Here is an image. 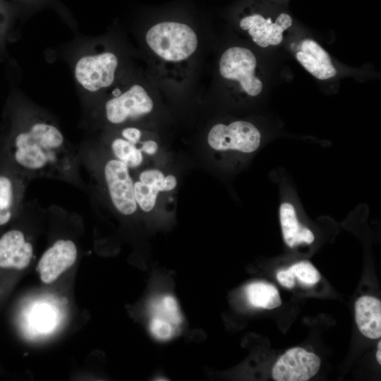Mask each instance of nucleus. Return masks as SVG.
Returning a JSON list of instances; mask_svg holds the SVG:
<instances>
[{
  "label": "nucleus",
  "mask_w": 381,
  "mask_h": 381,
  "mask_svg": "<svg viewBox=\"0 0 381 381\" xmlns=\"http://www.w3.org/2000/svg\"><path fill=\"white\" fill-rule=\"evenodd\" d=\"M0 160L24 176L53 177L76 181L77 159L61 132L54 125L36 122L18 132Z\"/></svg>",
  "instance_id": "1"
},
{
  "label": "nucleus",
  "mask_w": 381,
  "mask_h": 381,
  "mask_svg": "<svg viewBox=\"0 0 381 381\" xmlns=\"http://www.w3.org/2000/svg\"><path fill=\"white\" fill-rule=\"evenodd\" d=\"M146 43L159 59L179 63L190 58L196 51L198 36L187 24L162 21L152 26L145 35Z\"/></svg>",
  "instance_id": "2"
},
{
  "label": "nucleus",
  "mask_w": 381,
  "mask_h": 381,
  "mask_svg": "<svg viewBox=\"0 0 381 381\" xmlns=\"http://www.w3.org/2000/svg\"><path fill=\"white\" fill-rule=\"evenodd\" d=\"M257 59L248 49L232 47L221 56L219 71L226 80L238 83L242 90L250 96L258 95L262 90V83L255 75Z\"/></svg>",
  "instance_id": "3"
},
{
  "label": "nucleus",
  "mask_w": 381,
  "mask_h": 381,
  "mask_svg": "<svg viewBox=\"0 0 381 381\" xmlns=\"http://www.w3.org/2000/svg\"><path fill=\"white\" fill-rule=\"evenodd\" d=\"M207 142L216 150H233L248 153L259 147L260 133L248 121H236L229 125L217 123L209 131Z\"/></svg>",
  "instance_id": "4"
},
{
  "label": "nucleus",
  "mask_w": 381,
  "mask_h": 381,
  "mask_svg": "<svg viewBox=\"0 0 381 381\" xmlns=\"http://www.w3.org/2000/svg\"><path fill=\"white\" fill-rule=\"evenodd\" d=\"M128 166L117 159H111L104 167V176L109 195L114 207L124 215L137 210L133 181Z\"/></svg>",
  "instance_id": "5"
},
{
  "label": "nucleus",
  "mask_w": 381,
  "mask_h": 381,
  "mask_svg": "<svg viewBox=\"0 0 381 381\" xmlns=\"http://www.w3.org/2000/svg\"><path fill=\"white\" fill-rule=\"evenodd\" d=\"M117 65L118 59L111 52L86 56L76 64L75 78L86 90L96 92L112 84Z\"/></svg>",
  "instance_id": "6"
},
{
  "label": "nucleus",
  "mask_w": 381,
  "mask_h": 381,
  "mask_svg": "<svg viewBox=\"0 0 381 381\" xmlns=\"http://www.w3.org/2000/svg\"><path fill=\"white\" fill-rule=\"evenodd\" d=\"M321 360L316 354L296 347L285 352L272 368L276 381H307L318 372Z\"/></svg>",
  "instance_id": "7"
},
{
  "label": "nucleus",
  "mask_w": 381,
  "mask_h": 381,
  "mask_svg": "<svg viewBox=\"0 0 381 381\" xmlns=\"http://www.w3.org/2000/svg\"><path fill=\"white\" fill-rule=\"evenodd\" d=\"M153 101L145 88L133 85L125 92L108 100L105 104L107 120L114 124L150 113Z\"/></svg>",
  "instance_id": "8"
},
{
  "label": "nucleus",
  "mask_w": 381,
  "mask_h": 381,
  "mask_svg": "<svg viewBox=\"0 0 381 381\" xmlns=\"http://www.w3.org/2000/svg\"><path fill=\"white\" fill-rule=\"evenodd\" d=\"M25 176L0 160V228L8 226L21 209Z\"/></svg>",
  "instance_id": "9"
},
{
  "label": "nucleus",
  "mask_w": 381,
  "mask_h": 381,
  "mask_svg": "<svg viewBox=\"0 0 381 381\" xmlns=\"http://www.w3.org/2000/svg\"><path fill=\"white\" fill-rule=\"evenodd\" d=\"M292 25L291 17L286 13H280L274 22L271 18H265L260 13H252L242 18L240 28L248 32L252 40L260 47L279 44L283 32Z\"/></svg>",
  "instance_id": "10"
},
{
  "label": "nucleus",
  "mask_w": 381,
  "mask_h": 381,
  "mask_svg": "<svg viewBox=\"0 0 381 381\" xmlns=\"http://www.w3.org/2000/svg\"><path fill=\"white\" fill-rule=\"evenodd\" d=\"M33 256V246L24 232L11 228L0 236V272L25 270Z\"/></svg>",
  "instance_id": "11"
},
{
  "label": "nucleus",
  "mask_w": 381,
  "mask_h": 381,
  "mask_svg": "<svg viewBox=\"0 0 381 381\" xmlns=\"http://www.w3.org/2000/svg\"><path fill=\"white\" fill-rule=\"evenodd\" d=\"M77 257L78 249L73 241H56L39 260L38 270L41 281L44 284L54 282L75 262Z\"/></svg>",
  "instance_id": "12"
},
{
  "label": "nucleus",
  "mask_w": 381,
  "mask_h": 381,
  "mask_svg": "<svg viewBox=\"0 0 381 381\" xmlns=\"http://www.w3.org/2000/svg\"><path fill=\"white\" fill-rule=\"evenodd\" d=\"M296 57L306 71L319 80H327L337 74L329 54L314 40H303Z\"/></svg>",
  "instance_id": "13"
},
{
  "label": "nucleus",
  "mask_w": 381,
  "mask_h": 381,
  "mask_svg": "<svg viewBox=\"0 0 381 381\" xmlns=\"http://www.w3.org/2000/svg\"><path fill=\"white\" fill-rule=\"evenodd\" d=\"M355 319L359 331L369 339L381 337V302L369 296L359 298L355 303Z\"/></svg>",
  "instance_id": "14"
},
{
  "label": "nucleus",
  "mask_w": 381,
  "mask_h": 381,
  "mask_svg": "<svg viewBox=\"0 0 381 381\" xmlns=\"http://www.w3.org/2000/svg\"><path fill=\"white\" fill-rule=\"evenodd\" d=\"M279 218L283 238L287 246L292 248L298 244L311 243L315 239L313 232L298 222L294 207L284 202L279 208Z\"/></svg>",
  "instance_id": "15"
},
{
  "label": "nucleus",
  "mask_w": 381,
  "mask_h": 381,
  "mask_svg": "<svg viewBox=\"0 0 381 381\" xmlns=\"http://www.w3.org/2000/svg\"><path fill=\"white\" fill-rule=\"evenodd\" d=\"M247 298L255 308L272 310L281 306L282 300L277 288L265 282H253L246 289Z\"/></svg>",
  "instance_id": "16"
},
{
  "label": "nucleus",
  "mask_w": 381,
  "mask_h": 381,
  "mask_svg": "<svg viewBox=\"0 0 381 381\" xmlns=\"http://www.w3.org/2000/svg\"><path fill=\"white\" fill-rule=\"evenodd\" d=\"M150 320L177 327L182 321L176 300L170 295L153 299L150 304Z\"/></svg>",
  "instance_id": "17"
},
{
  "label": "nucleus",
  "mask_w": 381,
  "mask_h": 381,
  "mask_svg": "<svg viewBox=\"0 0 381 381\" xmlns=\"http://www.w3.org/2000/svg\"><path fill=\"white\" fill-rule=\"evenodd\" d=\"M112 153L116 159L126 164L128 168H135L143 162V155L136 145L124 138L114 139L111 144Z\"/></svg>",
  "instance_id": "18"
},
{
  "label": "nucleus",
  "mask_w": 381,
  "mask_h": 381,
  "mask_svg": "<svg viewBox=\"0 0 381 381\" xmlns=\"http://www.w3.org/2000/svg\"><path fill=\"white\" fill-rule=\"evenodd\" d=\"M133 187L137 205L144 212L151 211L155 205L157 195L159 191L155 187L140 181L133 183Z\"/></svg>",
  "instance_id": "19"
},
{
  "label": "nucleus",
  "mask_w": 381,
  "mask_h": 381,
  "mask_svg": "<svg viewBox=\"0 0 381 381\" xmlns=\"http://www.w3.org/2000/svg\"><path fill=\"white\" fill-rule=\"evenodd\" d=\"M289 270L300 282L313 285L320 279V274L308 261H301L291 265Z\"/></svg>",
  "instance_id": "20"
},
{
  "label": "nucleus",
  "mask_w": 381,
  "mask_h": 381,
  "mask_svg": "<svg viewBox=\"0 0 381 381\" xmlns=\"http://www.w3.org/2000/svg\"><path fill=\"white\" fill-rule=\"evenodd\" d=\"M164 174L157 169L145 170L139 176L140 182L155 187L159 192L164 190Z\"/></svg>",
  "instance_id": "21"
},
{
  "label": "nucleus",
  "mask_w": 381,
  "mask_h": 381,
  "mask_svg": "<svg viewBox=\"0 0 381 381\" xmlns=\"http://www.w3.org/2000/svg\"><path fill=\"white\" fill-rule=\"evenodd\" d=\"M277 279L282 286L286 288L291 289L295 285V277L289 269L279 271Z\"/></svg>",
  "instance_id": "22"
},
{
  "label": "nucleus",
  "mask_w": 381,
  "mask_h": 381,
  "mask_svg": "<svg viewBox=\"0 0 381 381\" xmlns=\"http://www.w3.org/2000/svg\"><path fill=\"white\" fill-rule=\"evenodd\" d=\"M121 135L126 140L137 145L141 138V131L135 127H128L122 130Z\"/></svg>",
  "instance_id": "23"
},
{
  "label": "nucleus",
  "mask_w": 381,
  "mask_h": 381,
  "mask_svg": "<svg viewBox=\"0 0 381 381\" xmlns=\"http://www.w3.org/2000/svg\"><path fill=\"white\" fill-rule=\"evenodd\" d=\"M158 145L154 140H150L141 143V147L140 150L141 152H144L147 155H154L157 152Z\"/></svg>",
  "instance_id": "24"
},
{
  "label": "nucleus",
  "mask_w": 381,
  "mask_h": 381,
  "mask_svg": "<svg viewBox=\"0 0 381 381\" xmlns=\"http://www.w3.org/2000/svg\"><path fill=\"white\" fill-rule=\"evenodd\" d=\"M177 184L176 179L173 175H168L164 179V190L169 191L173 190Z\"/></svg>",
  "instance_id": "25"
},
{
  "label": "nucleus",
  "mask_w": 381,
  "mask_h": 381,
  "mask_svg": "<svg viewBox=\"0 0 381 381\" xmlns=\"http://www.w3.org/2000/svg\"><path fill=\"white\" fill-rule=\"evenodd\" d=\"M376 358L379 364H381V349H377L376 353Z\"/></svg>",
  "instance_id": "26"
},
{
  "label": "nucleus",
  "mask_w": 381,
  "mask_h": 381,
  "mask_svg": "<svg viewBox=\"0 0 381 381\" xmlns=\"http://www.w3.org/2000/svg\"><path fill=\"white\" fill-rule=\"evenodd\" d=\"M377 348H378V349H381V341H379V342H378Z\"/></svg>",
  "instance_id": "27"
}]
</instances>
